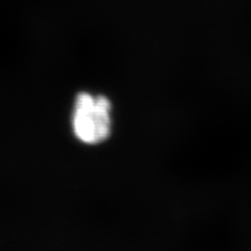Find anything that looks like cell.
Listing matches in <instances>:
<instances>
[{
	"instance_id": "6da1fadb",
	"label": "cell",
	"mask_w": 251,
	"mask_h": 251,
	"mask_svg": "<svg viewBox=\"0 0 251 251\" xmlns=\"http://www.w3.org/2000/svg\"><path fill=\"white\" fill-rule=\"evenodd\" d=\"M72 129L75 138L85 145L104 143L112 130V105L103 94L80 92L72 114Z\"/></svg>"
}]
</instances>
